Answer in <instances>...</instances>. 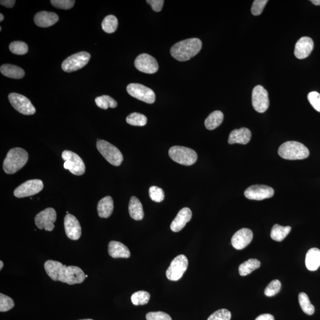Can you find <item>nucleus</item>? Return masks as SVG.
I'll return each mask as SVG.
<instances>
[{
    "label": "nucleus",
    "instance_id": "nucleus-37",
    "mask_svg": "<svg viewBox=\"0 0 320 320\" xmlns=\"http://www.w3.org/2000/svg\"><path fill=\"white\" fill-rule=\"evenodd\" d=\"M280 288H281V283L279 280H272L265 289V296L269 297L274 296L279 293Z\"/></svg>",
    "mask_w": 320,
    "mask_h": 320
},
{
    "label": "nucleus",
    "instance_id": "nucleus-46",
    "mask_svg": "<svg viewBox=\"0 0 320 320\" xmlns=\"http://www.w3.org/2000/svg\"><path fill=\"white\" fill-rule=\"evenodd\" d=\"M15 0H1L0 4L5 7L12 8L15 5Z\"/></svg>",
    "mask_w": 320,
    "mask_h": 320
},
{
    "label": "nucleus",
    "instance_id": "nucleus-26",
    "mask_svg": "<svg viewBox=\"0 0 320 320\" xmlns=\"http://www.w3.org/2000/svg\"><path fill=\"white\" fill-rule=\"evenodd\" d=\"M129 213L131 217L135 220H142L144 217L141 202L136 196H133L130 199L129 204Z\"/></svg>",
    "mask_w": 320,
    "mask_h": 320
},
{
    "label": "nucleus",
    "instance_id": "nucleus-1",
    "mask_svg": "<svg viewBox=\"0 0 320 320\" xmlns=\"http://www.w3.org/2000/svg\"><path fill=\"white\" fill-rule=\"evenodd\" d=\"M44 268L47 275L55 281L74 285L83 282L86 278L85 274L79 267L67 266L57 261L47 260Z\"/></svg>",
    "mask_w": 320,
    "mask_h": 320
},
{
    "label": "nucleus",
    "instance_id": "nucleus-28",
    "mask_svg": "<svg viewBox=\"0 0 320 320\" xmlns=\"http://www.w3.org/2000/svg\"><path fill=\"white\" fill-rule=\"evenodd\" d=\"M224 120L223 112L219 111L213 112L205 121V125L207 130H213L220 126Z\"/></svg>",
    "mask_w": 320,
    "mask_h": 320
},
{
    "label": "nucleus",
    "instance_id": "nucleus-44",
    "mask_svg": "<svg viewBox=\"0 0 320 320\" xmlns=\"http://www.w3.org/2000/svg\"><path fill=\"white\" fill-rule=\"evenodd\" d=\"M146 319L147 320H172L168 314L161 311L148 313L146 316Z\"/></svg>",
    "mask_w": 320,
    "mask_h": 320
},
{
    "label": "nucleus",
    "instance_id": "nucleus-4",
    "mask_svg": "<svg viewBox=\"0 0 320 320\" xmlns=\"http://www.w3.org/2000/svg\"><path fill=\"white\" fill-rule=\"evenodd\" d=\"M278 154L282 158L289 160H304L310 155L308 149L297 141L283 143L279 148Z\"/></svg>",
    "mask_w": 320,
    "mask_h": 320
},
{
    "label": "nucleus",
    "instance_id": "nucleus-49",
    "mask_svg": "<svg viewBox=\"0 0 320 320\" xmlns=\"http://www.w3.org/2000/svg\"><path fill=\"white\" fill-rule=\"evenodd\" d=\"M4 20V16L2 13L0 14V22H2Z\"/></svg>",
    "mask_w": 320,
    "mask_h": 320
},
{
    "label": "nucleus",
    "instance_id": "nucleus-10",
    "mask_svg": "<svg viewBox=\"0 0 320 320\" xmlns=\"http://www.w3.org/2000/svg\"><path fill=\"white\" fill-rule=\"evenodd\" d=\"M126 90L131 96L142 101V102L148 104H153L155 102V92L153 90L142 85V84L131 83L129 84Z\"/></svg>",
    "mask_w": 320,
    "mask_h": 320
},
{
    "label": "nucleus",
    "instance_id": "nucleus-21",
    "mask_svg": "<svg viewBox=\"0 0 320 320\" xmlns=\"http://www.w3.org/2000/svg\"><path fill=\"white\" fill-rule=\"evenodd\" d=\"M251 131L248 128H241L233 130L229 134V144H240L246 145L251 141Z\"/></svg>",
    "mask_w": 320,
    "mask_h": 320
},
{
    "label": "nucleus",
    "instance_id": "nucleus-17",
    "mask_svg": "<svg viewBox=\"0 0 320 320\" xmlns=\"http://www.w3.org/2000/svg\"><path fill=\"white\" fill-rule=\"evenodd\" d=\"M64 227L67 236L69 239L77 240L81 235V227L77 219L71 214H67L64 218Z\"/></svg>",
    "mask_w": 320,
    "mask_h": 320
},
{
    "label": "nucleus",
    "instance_id": "nucleus-7",
    "mask_svg": "<svg viewBox=\"0 0 320 320\" xmlns=\"http://www.w3.org/2000/svg\"><path fill=\"white\" fill-rule=\"evenodd\" d=\"M62 158L65 161L64 167L73 175H83L86 171V166L83 160L77 154L66 150L62 154Z\"/></svg>",
    "mask_w": 320,
    "mask_h": 320
},
{
    "label": "nucleus",
    "instance_id": "nucleus-15",
    "mask_svg": "<svg viewBox=\"0 0 320 320\" xmlns=\"http://www.w3.org/2000/svg\"><path fill=\"white\" fill-rule=\"evenodd\" d=\"M134 64L137 70L146 74H154L159 70V64L156 59L147 53L137 56Z\"/></svg>",
    "mask_w": 320,
    "mask_h": 320
},
{
    "label": "nucleus",
    "instance_id": "nucleus-41",
    "mask_svg": "<svg viewBox=\"0 0 320 320\" xmlns=\"http://www.w3.org/2000/svg\"><path fill=\"white\" fill-rule=\"evenodd\" d=\"M75 1L73 0H51L50 3L57 8L63 10H69L75 4Z\"/></svg>",
    "mask_w": 320,
    "mask_h": 320
},
{
    "label": "nucleus",
    "instance_id": "nucleus-45",
    "mask_svg": "<svg viewBox=\"0 0 320 320\" xmlns=\"http://www.w3.org/2000/svg\"><path fill=\"white\" fill-rule=\"evenodd\" d=\"M147 3L151 5L154 12H161L163 7L164 1L163 0H147Z\"/></svg>",
    "mask_w": 320,
    "mask_h": 320
},
{
    "label": "nucleus",
    "instance_id": "nucleus-42",
    "mask_svg": "<svg viewBox=\"0 0 320 320\" xmlns=\"http://www.w3.org/2000/svg\"><path fill=\"white\" fill-rule=\"evenodd\" d=\"M268 0H255L251 7V13L254 16H259L262 14L264 8L268 3Z\"/></svg>",
    "mask_w": 320,
    "mask_h": 320
},
{
    "label": "nucleus",
    "instance_id": "nucleus-48",
    "mask_svg": "<svg viewBox=\"0 0 320 320\" xmlns=\"http://www.w3.org/2000/svg\"><path fill=\"white\" fill-rule=\"evenodd\" d=\"M311 2L316 5H320V0H312Z\"/></svg>",
    "mask_w": 320,
    "mask_h": 320
},
{
    "label": "nucleus",
    "instance_id": "nucleus-38",
    "mask_svg": "<svg viewBox=\"0 0 320 320\" xmlns=\"http://www.w3.org/2000/svg\"><path fill=\"white\" fill-rule=\"evenodd\" d=\"M15 306V302L10 297L0 294V311L5 312L12 309Z\"/></svg>",
    "mask_w": 320,
    "mask_h": 320
},
{
    "label": "nucleus",
    "instance_id": "nucleus-40",
    "mask_svg": "<svg viewBox=\"0 0 320 320\" xmlns=\"http://www.w3.org/2000/svg\"><path fill=\"white\" fill-rule=\"evenodd\" d=\"M231 319V314L227 309H221L213 313L209 317L207 320H230Z\"/></svg>",
    "mask_w": 320,
    "mask_h": 320
},
{
    "label": "nucleus",
    "instance_id": "nucleus-22",
    "mask_svg": "<svg viewBox=\"0 0 320 320\" xmlns=\"http://www.w3.org/2000/svg\"><path fill=\"white\" fill-rule=\"evenodd\" d=\"M59 21V17L57 14L53 12H39L35 16V23L41 27H48L53 26Z\"/></svg>",
    "mask_w": 320,
    "mask_h": 320
},
{
    "label": "nucleus",
    "instance_id": "nucleus-43",
    "mask_svg": "<svg viewBox=\"0 0 320 320\" xmlns=\"http://www.w3.org/2000/svg\"><path fill=\"white\" fill-rule=\"evenodd\" d=\"M308 100L311 105L320 113V94L317 91H311L308 94Z\"/></svg>",
    "mask_w": 320,
    "mask_h": 320
},
{
    "label": "nucleus",
    "instance_id": "nucleus-39",
    "mask_svg": "<svg viewBox=\"0 0 320 320\" xmlns=\"http://www.w3.org/2000/svg\"><path fill=\"white\" fill-rule=\"evenodd\" d=\"M149 195L151 200L156 202H161L163 201L165 196L163 190L157 186H151L150 188Z\"/></svg>",
    "mask_w": 320,
    "mask_h": 320
},
{
    "label": "nucleus",
    "instance_id": "nucleus-5",
    "mask_svg": "<svg viewBox=\"0 0 320 320\" xmlns=\"http://www.w3.org/2000/svg\"><path fill=\"white\" fill-rule=\"evenodd\" d=\"M168 154L174 161L187 166L195 164L198 160L197 153L194 150L182 146H174L170 148Z\"/></svg>",
    "mask_w": 320,
    "mask_h": 320
},
{
    "label": "nucleus",
    "instance_id": "nucleus-29",
    "mask_svg": "<svg viewBox=\"0 0 320 320\" xmlns=\"http://www.w3.org/2000/svg\"><path fill=\"white\" fill-rule=\"evenodd\" d=\"M291 230V227L290 226L283 227L275 224L272 227L271 237L274 241H282L290 234Z\"/></svg>",
    "mask_w": 320,
    "mask_h": 320
},
{
    "label": "nucleus",
    "instance_id": "nucleus-3",
    "mask_svg": "<svg viewBox=\"0 0 320 320\" xmlns=\"http://www.w3.org/2000/svg\"><path fill=\"white\" fill-rule=\"evenodd\" d=\"M29 156L24 149L15 148L7 154L3 162V169L5 173L12 175L23 168L28 161Z\"/></svg>",
    "mask_w": 320,
    "mask_h": 320
},
{
    "label": "nucleus",
    "instance_id": "nucleus-9",
    "mask_svg": "<svg viewBox=\"0 0 320 320\" xmlns=\"http://www.w3.org/2000/svg\"><path fill=\"white\" fill-rule=\"evenodd\" d=\"M187 258L183 254L178 255L171 262L166 271L168 279L177 281L181 279L188 268Z\"/></svg>",
    "mask_w": 320,
    "mask_h": 320
},
{
    "label": "nucleus",
    "instance_id": "nucleus-18",
    "mask_svg": "<svg viewBox=\"0 0 320 320\" xmlns=\"http://www.w3.org/2000/svg\"><path fill=\"white\" fill-rule=\"evenodd\" d=\"M253 234L249 229H242L235 233L231 238L233 248L237 250L246 248L251 242Z\"/></svg>",
    "mask_w": 320,
    "mask_h": 320
},
{
    "label": "nucleus",
    "instance_id": "nucleus-14",
    "mask_svg": "<svg viewBox=\"0 0 320 320\" xmlns=\"http://www.w3.org/2000/svg\"><path fill=\"white\" fill-rule=\"evenodd\" d=\"M44 183L41 180H30L16 188L14 195L16 198H22L35 195L43 189Z\"/></svg>",
    "mask_w": 320,
    "mask_h": 320
},
{
    "label": "nucleus",
    "instance_id": "nucleus-25",
    "mask_svg": "<svg viewBox=\"0 0 320 320\" xmlns=\"http://www.w3.org/2000/svg\"><path fill=\"white\" fill-rule=\"evenodd\" d=\"M114 201L111 196H106L101 199L97 206V212L100 218H108L114 210Z\"/></svg>",
    "mask_w": 320,
    "mask_h": 320
},
{
    "label": "nucleus",
    "instance_id": "nucleus-13",
    "mask_svg": "<svg viewBox=\"0 0 320 320\" xmlns=\"http://www.w3.org/2000/svg\"><path fill=\"white\" fill-rule=\"evenodd\" d=\"M252 105L259 113H264L269 108L268 92L263 86H255L252 91Z\"/></svg>",
    "mask_w": 320,
    "mask_h": 320
},
{
    "label": "nucleus",
    "instance_id": "nucleus-30",
    "mask_svg": "<svg viewBox=\"0 0 320 320\" xmlns=\"http://www.w3.org/2000/svg\"><path fill=\"white\" fill-rule=\"evenodd\" d=\"M260 265V261L257 259H251L247 260L240 265L239 274L241 276H247L255 269L259 268Z\"/></svg>",
    "mask_w": 320,
    "mask_h": 320
},
{
    "label": "nucleus",
    "instance_id": "nucleus-24",
    "mask_svg": "<svg viewBox=\"0 0 320 320\" xmlns=\"http://www.w3.org/2000/svg\"><path fill=\"white\" fill-rule=\"evenodd\" d=\"M305 265L310 271H316L320 266V251L317 248H312L307 252L305 257Z\"/></svg>",
    "mask_w": 320,
    "mask_h": 320
},
{
    "label": "nucleus",
    "instance_id": "nucleus-34",
    "mask_svg": "<svg viewBox=\"0 0 320 320\" xmlns=\"http://www.w3.org/2000/svg\"><path fill=\"white\" fill-rule=\"evenodd\" d=\"M126 122L133 126H144L147 123V118L145 115L141 114L134 113L131 114L126 117Z\"/></svg>",
    "mask_w": 320,
    "mask_h": 320
},
{
    "label": "nucleus",
    "instance_id": "nucleus-19",
    "mask_svg": "<svg viewBox=\"0 0 320 320\" xmlns=\"http://www.w3.org/2000/svg\"><path fill=\"white\" fill-rule=\"evenodd\" d=\"M314 48L313 39L304 36L299 39L295 46L294 54L299 60L307 58Z\"/></svg>",
    "mask_w": 320,
    "mask_h": 320
},
{
    "label": "nucleus",
    "instance_id": "nucleus-12",
    "mask_svg": "<svg viewBox=\"0 0 320 320\" xmlns=\"http://www.w3.org/2000/svg\"><path fill=\"white\" fill-rule=\"evenodd\" d=\"M57 220V213L52 207H48L36 215L35 221L39 229H45L52 231L55 228L54 223Z\"/></svg>",
    "mask_w": 320,
    "mask_h": 320
},
{
    "label": "nucleus",
    "instance_id": "nucleus-32",
    "mask_svg": "<svg viewBox=\"0 0 320 320\" xmlns=\"http://www.w3.org/2000/svg\"><path fill=\"white\" fill-rule=\"evenodd\" d=\"M118 26V21L114 16H107L102 23V29L108 33H114Z\"/></svg>",
    "mask_w": 320,
    "mask_h": 320
},
{
    "label": "nucleus",
    "instance_id": "nucleus-8",
    "mask_svg": "<svg viewBox=\"0 0 320 320\" xmlns=\"http://www.w3.org/2000/svg\"><path fill=\"white\" fill-rule=\"evenodd\" d=\"M91 55L87 52H80L70 56L62 64V69L67 72L76 71L88 64Z\"/></svg>",
    "mask_w": 320,
    "mask_h": 320
},
{
    "label": "nucleus",
    "instance_id": "nucleus-31",
    "mask_svg": "<svg viewBox=\"0 0 320 320\" xmlns=\"http://www.w3.org/2000/svg\"><path fill=\"white\" fill-rule=\"evenodd\" d=\"M298 300L302 310L309 316L313 315L315 312V308L311 304L307 295L304 293H300L298 296Z\"/></svg>",
    "mask_w": 320,
    "mask_h": 320
},
{
    "label": "nucleus",
    "instance_id": "nucleus-11",
    "mask_svg": "<svg viewBox=\"0 0 320 320\" xmlns=\"http://www.w3.org/2000/svg\"><path fill=\"white\" fill-rule=\"evenodd\" d=\"M11 105L19 113L24 115H32L35 114L36 109L30 100L24 95L12 92L8 95Z\"/></svg>",
    "mask_w": 320,
    "mask_h": 320
},
{
    "label": "nucleus",
    "instance_id": "nucleus-23",
    "mask_svg": "<svg viewBox=\"0 0 320 320\" xmlns=\"http://www.w3.org/2000/svg\"><path fill=\"white\" fill-rule=\"evenodd\" d=\"M108 252L112 257L129 258L131 256L130 250L124 244L118 241H112L109 244Z\"/></svg>",
    "mask_w": 320,
    "mask_h": 320
},
{
    "label": "nucleus",
    "instance_id": "nucleus-2",
    "mask_svg": "<svg viewBox=\"0 0 320 320\" xmlns=\"http://www.w3.org/2000/svg\"><path fill=\"white\" fill-rule=\"evenodd\" d=\"M202 43L198 38H190L174 45L170 49L171 55L179 61H186L200 52Z\"/></svg>",
    "mask_w": 320,
    "mask_h": 320
},
{
    "label": "nucleus",
    "instance_id": "nucleus-6",
    "mask_svg": "<svg viewBox=\"0 0 320 320\" xmlns=\"http://www.w3.org/2000/svg\"><path fill=\"white\" fill-rule=\"evenodd\" d=\"M97 148L109 163L114 166H119L122 164L123 160L122 154L118 148L111 143L104 140H98Z\"/></svg>",
    "mask_w": 320,
    "mask_h": 320
},
{
    "label": "nucleus",
    "instance_id": "nucleus-20",
    "mask_svg": "<svg viewBox=\"0 0 320 320\" xmlns=\"http://www.w3.org/2000/svg\"><path fill=\"white\" fill-rule=\"evenodd\" d=\"M192 213L188 207H184L178 212L175 220L171 224L170 229L173 232L181 231L192 219Z\"/></svg>",
    "mask_w": 320,
    "mask_h": 320
},
{
    "label": "nucleus",
    "instance_id": "nucleus-16",
    "mask_svg": "<svg viewBox=\"0 0 320 320\" xmlns=\"http://www.w3.org/2000/svg\"><path fill=\"white\" fill-rule=\"evenodd\" d=\"M274 193L273 188L266 185L256 184L248 187L244 192V195L251 200L262 201L272 198Z\"/></svg>",
    "mask_w": 320,
    "mask_h": 320
},
{
    "label": "nucleus",
    "instance_id": "nucleus-47",
    "mask_svg": "<svg viewBox=\"0 0 320 320\" xmlns=\"http://www.w3.org/2000/svg\"><path fill=\"white\" fill-rule=\"evenodd\" d=\"M255 320H274V317L270 314H263L258 316Z\"/></svg>",
    "mask_w": 320,
    "mask_h": 320
},
{
    "label": "nucleus",
    "instance_id": "nucleus-35",
    "mask_svg": "<svg viewBox=\"0 0 320 320\" xmlns=\"http://www.w3.org/2000/svg\"><path fill=\"white\" fill-rule=\"evenodd\" d=\"M131 298L132 302L135 305H145L150 301V294L144 291H137L133 294Z\"/></svg>",
    "mask_w": 320,
    "mask_h": 320
},
{
    "label": "nucleus",
    "instance_id": "nucleus-51",
    "mask_svg": "<svg viewBox=\"0 0 320 320\" xmlns=\"http://www.w3.org/2000/svg\"><path fill=\"white\" fill-rule=\"evenodd\" d=\"M93 320L91 319H84V320Z\"/></svg>",
    "mask_w": 320,
    "mask_h": 320
},
{
    "label": "nucleus",
    "instance_id": "nucleus-36",
    "mask_svg": "<svg viewBox=\"0 0 320 320\" xmlns=\"http://www.w3.org/2000/svg\"><path fill=\"white\" fill-rule=\"evenodd\" d=\"M10 51L16 55H24L28 52V46L26 43L21 41H15L10 44Z\"/></svg>",
    "mask_w": 320,
    "mask_h": 320
},
{
    "label": "nucleus",
    "instance_id": "nucleus-50",
    "mask_svg": "<svg viewBox=\"0 0 320 320\" xmlns=\"http://www.w3.org/2000/svg\"><path fill=\"white\" fill-rule=\"evenodd\" d=\"M3 262L2 261H0V270H1L2 268H3Z\"/></svg>",
    "mask_w": 320,
    "mask_h": 320
},
{
    "label": "nucleus",
    "instance_id": "nucleus-33",
    "mask_svg": "<svg viewBox=\"0 0 320 320\" xmlns=\"http://www.w3.org/2000/svg\"><path fill=\"white\" fill-rule=\"evenodd\" d=\"M95 102L99 108L103 109H108L109 108H115L117 106L116 101L107 95L95 98Z\"/></svg>",
    "mask_w": 320,
    "mask_h": 320
},
{
    "label": "nucleus",
    "instance_id": "nucleus-27",
    "mask_svg": "<svg viewBox=\"0 0 320 320\" xmlns=\"http://www.w3.org/2000/svg\"><path fill=\"white\" fill-rule=\"evenodd\" d=\"M0 71L4 76L13 79H21L24 76V70L18 66L12 64H4L0 68Z\"/></svg>",
    "mask_w": 320,
    "mask_h": 320
}]
</instances>
